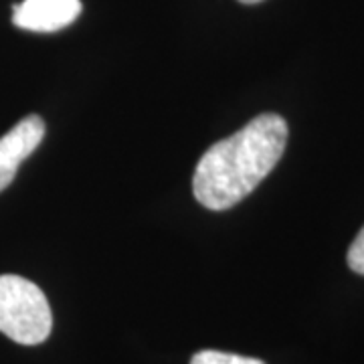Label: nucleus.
<instances>
[{
  "label": "nucleus",
  "instance_id": "nucleus-4",
  "mask_svg": "<svg viewBox=\"0 0 364 364\" xmlns=\"http://www.w3.org/2000/svg\"><path fill=\"white\" fill-rule=\"evenodd\" d=\"M43 136L45 122L39 116H26L0 138V193L14 181L21 162L37 150Z\"/></svg>",
  "mask_w": 364,
  "mask_h": 364
},
{
  "label": "nucleus",
  "instance_id": "nucleus-3",
  "mask_svg": "<svg viewBox=\"0 0 364 364\" xmlns=\"http://www.w3.org/2000/svg\"><path fill=\"white\" fill-rule=\"evenodd\" d=\"M81 14V0H23L13 6V23L33 33H55Z\"/></svg>",
  "mask_w": 364,
  "mask_h": 364
},
{
  "label": "nucleus",
  "instance_id": "nucleus-2",
  "mask_svg": "<svg viewBox=\"0 0 364 364\" xmlns=\"http://www.w3.org/2000/svg\"><path fill=\"white\" fill-rule=\"evenodd\" d=\"M53 314L37 284L21 275H0V332L23 346L49 338Z\"/></svg>",
  "mask_w": 364,
  "mask_h": 364
},
{
  "label": "nucleus",
  "instance_id": "nucleus-7",
  "mask_svg": "<svg viewBox=\"0 0 364 364\" xmlns=\"http://www.w3.org/2000/svg\"><path fill=\"white\" fill-rule=\"evenodd\" d=\"M239 2H243V4H257V2H263V0H239Z\"/></svg>",
  "mask_w": 364,
  "mask_h": 364
},
{
  "label": "nucleus",
  "instance_id": "nucleus-6",
  "mask_svg": "<svg viewBox=\"0 0 364 364\" xmlns=\"http://www.w3.org/2000/svg\"><path fill=\"white\" fill-rule=\"evenodd\" d=\"M346 261H348V267H350L352 272L364 275V227L358 231L356 239L352 241Z\"/></svg>",
  "mask_w": 364,
  "mask_h": 364
},
{
  "label": "nucleus",
  "instance_id": "nucleus-1",
  "mask_svg": "<svg viewBox=\"0 0 364 364\" xmlns=\"http://www.w3.org/2000/svg\"><path fill=\"white\" fill-rule=\"evenodd\" d=\"M287 144L286 119L261 114L245 128L210 146L198 160L193 193L203 207L225 210L251 195L275 168Z\"/></svg>",
  "mask_w": 364,
  "mask_h": 364
},
{
  "label": "nucleus",
  "instance_id": "nucleus-5",
  "mask_svg": "<svg viewBox=\"0 0 364 364\" xmlns=\"http://www.w3.org/2000/svg\"><path fill=\"white\" fill-rule=\"evenodd\" d=\"M191 364H265L259 358L251 356H239V354H229V352L219 350H200L191 358Z\"/></svg>",
  "mask_w": 364,
  "mask_h": 364
}]
</instances>
